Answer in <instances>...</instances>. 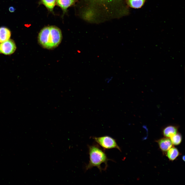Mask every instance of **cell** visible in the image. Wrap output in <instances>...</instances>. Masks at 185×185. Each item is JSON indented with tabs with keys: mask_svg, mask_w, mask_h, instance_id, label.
<instances>
[{
	"mask_svg": "<svg viewBox=\"0 0 185 185\" xmlns=\"http://www.w3.org/2000/svg\"><path fill=\"white\" fill-rule=\"evenodd\" d=\"M62 39L61 30L54 26L44 27L40 31L38 36L39 44L43 48L49 50L57 47Z\"/></svg>",
	"mask_w": 185,
	"mask_h": 185,
	"instance_id": "cell-1",
	"label": "cell"
},
{
	"mask_svg": "<svg viewBox=\"0 0 185 185\" xmlns=\"http://www.w3.org/2000/svg\"><path fill=\"white\" fill-rule=\"evenodd\" d=\"M89 160L88 164L86 166V170L94 167H97L101 172L103 169L101 167L102 163L105 165V169L107 166L108 159L104 151L98 146L96 144L88 146Z\"/></svg>",
	"mask_w": 185,
	"mask_h": 185,
	"instance_id": "cell-2",
	"label": "cell"
},
{
	"mask_svg": "<svg viewBox=\"0 0 185 185\" xmlns=\"http://www.w3.org/2000/svg\"><path fill=\"white\" fill-rule=\"evenodd\" d=\"M93 138L104 149L115 148L121 151L120 148L117 145L116 140L110 136H105L94 137Z\"/></svg>",
	"mask_w": 185,
	"mask_h": 185,
	"instance_id": "cell-3",
	"label": "cell"
},
{
	"mask_svg": "<svg viewBox=\"0 0 185 185\" xmlns=\"http://www.w3.org/2000/svg\"><path fill=\"white\" fill-rule=\"evenodd\" d=\"M16 49L14 42L11 39H9L0 44V53L10 55L13 53Z\"/></svg>",
	"mask_w": 185,
	"mask_h": 185,
	"instance_id": "cell-4",
	"label": "cell"
},
{
	"mask_svg": "<svg viewBox=\"0 0 185 185\" xmlns=\"http://www.w3.org/2000/svg\"><path fill=\"white\" fill-rule=\"evenodd\" d=\"M159 147L163 152H166L172 147V144L170 139L164 137L161 138L157 141Z\"/></svg>",
	"mask_w": 185,
	"mask_h": 185,
	"instance_id": "cell-5",
	"label": "cell"
},
{
	"mask_svg": "<svg viewBox=\"0 0 185 185\" xmlns=\"http://www.w3.org/2000/svg\"><path fill=\"white\" fill-rule=\"evenodd\" d=\"M178 127L170 125L164 127L162 130V134L165 137L169 138L178 133Z\"/></svg>",
	"mask_w": 185,
	"mask_h": 185,
	"instance_id": "cell-6",
	"label": "cell"
},
{
	"mask_svg": "<svg viewBox=\"0 0 185 185\" xmlns=\"http://www.w3.org/2000/svg\"><path fill=\"white\" fill-rule=\"evenodd\" d=\"M166 152V156L170 160L172 161L176 159L180 154L177 149L173 146L171 147Z\"/></svg>",
	"mask_w": 185,
	"mask_h": 185,
	"instance_id": "cell-7",
	"label": "cell"
},
{
	"mask_svg": "<svg viewBox=\"0 0 185 185\" xmlns=\"http://www.w3.org/2000/svg\"><path fill=\"white\" fill-rule=\"evenodd\" d=\"M11 35L10 30L5 27H0V43L9 39Z\"/></svg>",
	"mask_w": 185,
	"mask_h": 185,
	"instance_id": "cell-8",
	"label": "cell"
},
{
	"mask_svg": "<svg viewBox=\"0 0 185 185\" xmlns=\"http://www.w3.org/2000/svg\"><path fill=\"white\" fill-rule=\"evenodd\" d=\"M75 0H56L57 5L60 7L63 12H66L68 8L73 5Z\"/></svg>",
	"mask_w": 185,
	"mask_h": 185,
	"instance_id": "cell-9",
	"label": "cell"
},
{
	"mask_svg": "<svg viewBox=\"0 0 185 185\" xmlns=\"http://www.w3.org/2000/svg\"><path fill=\"white\" fill-rule=\"evenodd\" d=\"M170 140L173 145H179L181 143L182 137L181 134L177 133L170 137Z\"/></svg>",
	"mask_w": 185,
	"mask_h": 185,
	"instance_id": "cell-10",
	"label": "cell"
},
{
	"mask_svg": "<svg viewBox=\"0 0 185 185\" xmlns=\"http://www.w3.org/2000/svg\"><path fill=\"white\" fill-rule=\"evenodd\" d=\"M56 0H41V3L50 11H52L55 6Z\"/></svg>",
	"mask_w": 185,
	"mask_h": 185,
	"instance_id": "cell-11",
	"label": "cell"
},
{
	"mask_svg": "<svg viewBox=\"0 0 185 185\" xmlns=\"http://www.w3.org/2000/svg\"><path fill=\"white\" fill-rule=\"evenodd\" d=\"M145 0H129L130 5L134 8H140L143 5Z\"/></svg>",
	"mask_w": 185,
	"mask_h": 185,
	"instance_id": "cell-12",
	"label": "cell"
},
{
	"mask_svg": "<svg viewBox=\"0 0 185 185\" xmlns=\"http://www.w3.org/2000/svg\"><path fill=\"white\" fill-rule=\"evenodd\" d=\"M9 10L11 12H13L15 11V9L14 7L11 6L9 8Z\"/></svg>",
	"mask_w": 185,
	"mask_h": 185,
	"instance_id": "cell-13",
	"label": "cell"
},
{
	"mask_svg": "<svg viewBox=\"0 0 185 185\" xmlns=\"http://www.w3.org/2000/svg\"><path fill=\"white\" fill-rule=\"evenodd\" d=\"M182 159L184 161H185V156L184 155L183 156Z\"/></svg>",
	"mask_w": 185,
	"mask_h": 185,
	"instance_id": "cell-14",
	"label": "cell"
}]
</instances>
